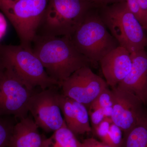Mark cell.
Segmentation results:
<instances>
[{
  "label": "cell",
  "instance_id": "obj_1",
  "mask_svg": "<svg viewBox=\"0 0 147 147\" xmlns=\"http://www.w3.org/2000/svg\"><path fill=\"white\" fill-rule=\"evenodd\" d=\"M32 44L33 51L47 74L59 86L75 71L91 64L77 50L69 37L37 36Z\"/></svg>",
  "mask_w": 147,
  "mask_h": 147
},
{
  "label": "cell",
  "instance_id": "obj_2",
  "mask_svg": "<svg viewBox=\"0 0 147 147\" xmlns=\"http://www.w3.org/2000/svg\"><path fill=\"white\" fill-rule=\"evenodd\" d=\"M96 7L86 0H49L36 36L70 37Z\"/></svg>",
  "mask_w": 147,
  "mask_h": 147
},
{
  "label": "cell",
  "instance_id": "obj_3",
  "mask_svg": "<svg viewBox=\"0 0 147 147\" xmlns=\"http://www.w3.org/2000/svg\"><path fill=\"white\" fill-rule=\"evenodd\" d=\"M98 8L100 18L119 46L131 54L145 50L147 46L145 30L129 9L126 2Z\"/></svg>",
  "mask_w": 147,
  "mask_h": 147
},
{
  "label": "cell",
  "instance_id": "obj_4",
  "mask_svg": "<svg viewBox=\"0 0 147 147\" xmlns=\"http://www.w3.org/2000/svg\"><path fill=\"white\" fill-rule=\"evenodd\" d=\"M88 12L70 37L74 46L91 63L99 62L105 55L119 46L118 42L100 18L98 11Z\"/></svg>",
  "mask_w": 147,
  "mask_h": 147
},
{
  "label": "cell",
  "instance_id": "obj_5",
  "mask_svg": "<svg viewBox=\"0 0 147 147\" xmlns=\"http://www.w3.org/2000/svg\"><path fill=\"white\" fill-rule=\"evenodd\" d=\"M49 0H0V10L15 29L20 45L31 49Z\"/></svg>",
  "mask_w": 147,
  "mask_h": 147
},
{
  "label": "cell",
  "instance_id": "obj_6",
  "mask_svg": "<svg viewBox=\"0 0 147 147\" xmlns=\"http://www.w3.org/2000/svg\"><path fill=\"white\" fill-rule=\"evenodd\" d=\"M0 56L30 89L39 87L42 90L59 86L47 74L32 49L22 45L0 44Z\"/></svg>",
  "mask_w": 147,
  "mask_h": 147
},
{
  "label": "cell",
  "instance_id": "obj_7",
  "mask_svg": "<svg viewBox=\"0 0 147 147\" xmlns=\"http://www.w3.org/2000/svg\"><path fill=\"white\" fill-rule=\"evenodd\" d=\"M0 77V117H27L29 104L34 92L9 67Z\"/></svg>",
  "mask_w": 147,
  "mask_h": 147
},
{
  "label": "cell",
  "instance_id": "obj_8",
  "mask_svg": "<svg viewBox=\"0 0 147 147\" xmlns=\"http://www.w3.org/2000/svg\"><path fill=\"white\" fill-rule=\"evenodd\" d=\"M64 95L89 108L105 88V80L95 74L90 66L79 69L60 85Z\"/></svg>",
  "mask_w": 147,
  "mask_h": 147
},
{
  "label": "cell",
  "instance_id": "obj_9",
  "mask_svg": "<svg viewBox=\"0 0 147 147\" xmlns=\"http://www.w3.org/2000/svg\"><path fill=\"white\" fill-rule=\"evenodd\" d=\"M53 87L34 92L29 104V111L35 123L47 132L57 130L65 121L58 102L59 93L52 89Z\"/></svg>",
  "mask_w": 147,
  "mask_h": 147
},
{
  "label": "cell",
  "instance_id": "obj_10",
  "mask_svg": "<svg viewBox=\"0 0 147 147\" xmlns=\"http://www.w3.org/2000/svg\"><path fill=\"white\" fill-rule=\"evenodd\" d=\"M114 95L111 120L124 133L130 130L147 116L142 100L130 92L117 86L112 88Z\"/></svg>",
  "mask_w": 147,
  "mask_h": 147
},
{
  "label": "cell",
  "instance_id": "obj_11",
  "mask_svg": "<svg viewBox=\"0 0 147 147\" xmlns=\"http://www.w3.org/2000/svg\"><path fill=\"white\" fill-rule=\"evenodd\" d=\"M105 82L111 88L117 86L131 70V53L125 48L118 46L111 51L99 62Z\"/></svg>",
  "mask_w": 147,
  "mask_h": 147
},
{
  "label": "cell",
  "instance_id": "obj_12",
  "mask_svg": "<svg viewBox=\"0 0 147 147\" xmlns=\"http://www.w3.org/2000/svg\"><path fill=\"white\" fill-rule=\"evenodd\" d=\"M131 55V70L117 86L132 93L147 105V52L142 50Z\"/></svg>",
  "mask_w": 147,
  "mask_h": 147
},
{
  "label": "cell",
  "instance_id": "obj_13",
  "mask_svg": "<svg viewBox=\"0 0 147 147\" xmlns=\"http://www.w3.org/2000/svg\"><path fill=\"white\" fill-rule=\"evenodd\" d=\"M58 99L65 123L75 135L84 134L92 131L88 110L85 105L63 94H58Z\"/></svg>",
  "mask_w": 147,
  "mask_h": 147
},
{
  "label": "cell",
  "instance_id": "obj_14",
  "mask_svg": "<svg viewBox=\"0 0 147 147\" xmlns=\"http://www.w3.org/2000/svg\"><path fill=\"white\" fill-rule=\"evenodd\" d=\"M38 127L32 118L21 119L14 125L8 147H42L43 138Z\"/></svg>",
  "mask_w": 147,
  "mask_h": 147
},
{
  "label": "cell",
  "instance_id": "obj_15",
  "mask_svg": "<svg viewBox=\"0 0 147 147\" xmlns=\"http://www.w3.org/2000/svg\"><path fill=\"white\" fill-rule=\"evenodd\" d=\"M42 147H83L76 135L67 127L65 121L62 126L48 138H43Z\"/></svg>",
  "mask_w": 147,
  "mask_h": 147
},
{
  "label": "cell",
  "instance_id": "obj_16",
  "mask_svg": "<svg viewBox=\"0 0 147 147\" xmlns=\"http://www.w3.org/2000/svg\"><path fill=\"white\" fill-rule=\"evenodd\" d=\"M121 147H147V116L133 128L124 133Z\"/></svg>",
  "mask_w": 147,
  "mask_h": 147
},
{
  "label": "cell",
  "instance_id": "obj_17",
  "mask_svg": "<svg viewBox=\"0 0 147 147\" xmlns=\"http://www.w3.org/2000/svg\"><path fill=\"white\" fill-rule=\"evenodd\" d=\"M114 102V94L112 89H110L108 87L93 101L88 108L89 110L113 107Z\"/></svg>",
  "mask_w": 147,
  "mask_h": 147
},
{
  "label": "cell",
  "instance_id": "obj_18",
  "mask_svg": "<svg viewBox=\"0 0 147 147\" xmlns=\"http://www.w3.org/2000/svg\"><path fill=\"white\" fill-rule=\"evenodd\" d=\"M5 117H0V147H8L15 125Z\"/></svg>",
  "mask_w": 147,
  "mask_h": 147
},
{
  "label": "cell",
  "instance_id": "obj_19",
  "mask_svg": "<svg viewBox=\"0 0 147 147\" xmlns=\"http://www.w3.org/2000/svg\"><path fill=\"white\" fill-rule=\"evenodd\" d=\"M125 1L129 9L138 20L145 31L147 32V17L143 12L137 0H125Z\"/></svg>",
  "mask_w": 147,
  "mask_h": 147
},
{
  "label": "cell",
  "instance_id": "obj_20",
  "mask_svg": "<svg viewBox=\"0 0 147 147\" xmlns=\"http://www.w3.org/2000/svg\"><path fill=\"white\" fill-rule=\"evenodd\" d=\"M123 133L122 129L115 124L112 123L109 130L107 144L113 147H121L123 141Z\"/></svg>",
  "mask_w": 147,
  "mask_h": 147
},
{
  "label": "cell",
  "instance_id": "obj_21",
  "mask_svg": "<svg viewBox=\"0 0 147 147\" xmlns=\"http://www.w3.org/2000/svg\"><path fill=\"white\" fill-rule=\"evenodd\" d=\"M113 123L110 118H105L93 130L95 134L100 141L108 144L110 125Z\"/></svg>",
  "mask_w": 147,
  "mask_h": 147
},
{
  "label": "cell",
  "instance_id": "obj_22",
  "mask_svg": "<svg viewBox=\"0 0 147 147\" xmlns=\"http://www.w3.org/2000/svg\"><path fill=\"white\" fill-rule=\"evenodd\" d=\"M88 112L91 122L92 129L94 130L105 117L102 108L89 110Z\"/></svg>",
  "mask_w": 147,
  "mask_h": 147
},
{
  "label": "cell",
  "instance_id": "obj_23",
  "mask_svg": "<svg viewBox=\"0 0 147 147\" xmlns=\"http://www.w3.org/2000/svg\"><path fill=\"white\" fill-rule=\"evenodd\" d=\"M125 0H91V2L97 7H102L115 3L125 1Z\"/></svg>",
  "mask_w": 147,
  "mask_h": 147
},
{
  "label": "cell",
  "instance_id": "obj_24",
  "mask_svg": "<svg viewBox=\"0 0 147 147\" xmlns=\"http://www.w3.org/2000/svg\"><path fill=\"white\" fill-rule=\"evenodd\" d=\"M7 29V24L3 14L0 13V40L4 36Z\"/></svg>",
  "mask_w": 147,
  "mask_h": 147
},
{
  "label": "cell",
  "instance_id": "obj_25",
  "mask_svg": "<svg viewBox=\"0 0 147 147\" xmlns=\"http://www.w3.org/2000/svg\"><path fill=\"white\" fill-rule=\"evenodd\" d=\"M96 139L93 138H88L85 139L83 142V147H97Z\"/></svg>",
  "mask_w": 147,
  "mask_h": 147
},
{
  "label": "cell",
  "instance_id": "obj_26",
  "mask_svg": "<svg viewBox=\"0 0 147 147\" xmlns=\"http://www.w3.org/2000/svg\"><path fill=\"white\" fill-rule=\"evenodd\" d=\"M143 12L147 17V0H137Z\"/></svg>",
  "mask_w": 147,
  "mask_h": 147
},
{
  "label": "cell",
  "instance_id": "obj_27",
  "mask_svg": "<svg viewBox=\"0 0 147 147\" xmlns=\"http://www.w3.org/2000/svg\"><path fill=\"white\" fill-rule=\"evenodd\" d=\"M102 109L105 117L111 118L113 113V107H105Z\"/></svg>",
  "mask_w": 147,
  "mask_h": 147
},
{
  "label": "cell",
  "instance_id": "obj_28",
  "mask_svg": "<svg viewBox=\"0 0 147 147\" xmlns=\"http://www.w3.org/2000/svg\"><path fill=\"white\" fill-rule=\"evenodd\" d=\"M6 68V65L5 61L2 57L0 56V77L4 73Z\"/></svg>",
  "mask_w": 147,
  "mask_h": 147
},
{
  "label": "cell",
  "instance_id": "obj_29",
  "mask_svg": "<svg viewBox=\"0 0 147 147\" xmlns=\"http://www.w3.org/2000/svg\"><path fill=\"white\" fill-rule=\"evenodd\" d=\"M96 143L97 147H113L106 143L101 142V141H98L97 140H96Z\"/></svg>",
  "mask_w": 147,
  "mask_h": 147
},
{
  "label": "cell",
  "instance_id": "obj_30",
  "mask_svg": "<svg viewBox=\"0 0 147 147\" xmlns=\"http://www.w3.org/2000/svg\"><path fill=\"white\" fill-rule=\"evenodd\" d=\"M86 1H87L89 2L92 3L91 1V0H86Z\"/></svg>",
  "mask_w": 147,
  "mask_h": 147
}]
</instances>
